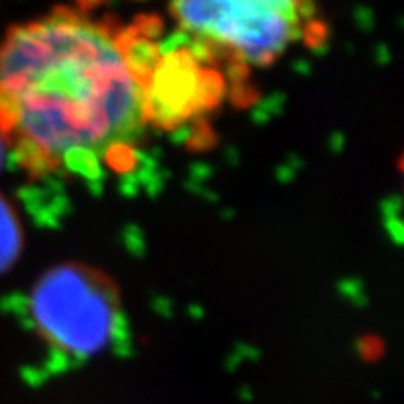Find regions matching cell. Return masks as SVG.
I'll return each mask as SVG.
<instances>
[{"mask_svg":"<svg viewBox=\"0 0 404 404\" xmlns=\"http://www.w3.org/2000/svg\"><path fill=\"white\" fill-rule=\"evenodd\" d=\"M154 47L71 8L0 40V133L34 180L90 176L133 158L152 120Z\"/></svg>","mask_w":404,"mask_h":404,"instance_id":"1","label":"cell"},{"mask_svg":"<svg viewBox=\"0 0 404 404\" xmlns=\"http://www.w3.org/2000/svg\"><path fill=\"white\" fill-rule=\"evenodd\" d=\"M23 244L24 234L17 211L4 195H0V276L17 262Z\"/></svg>","mask_w":404,"mask_h":404,"instance_id":"4","label":"cell"},{"mask_svg":"<svg viewBox=\"0 0 404 404\" xmlns=\"http://www.w3.org/2000/svg\"><path fill=\"white\" fill-rule=\"evenodd\" d=\"M398 174H401V182H403V199H404V152L398 159Z\"/></svg>","mask_w":404,"mask_h":404,"instance_id":"6","label":"cell"},{"mask_svg":"<svg viewBox=\"0 0 404 404\" xmlns=\"http://www.w3.org/2000/svg\"><path fill=\"white\" fill-rule=\"evenodd\" d=\"M191 53L238 68H268L322 32L315 0H170Z\"/></svg>","mask_w":404,"mask_h":404,"instance_id":"2","label":"cell"},{"mask_svg":"<svg viewBox=\"0 0 404 404\" xmlns=\"http://www.w3.org/2000/svg\"><path fill=\"white\" fill-rule=\"evenodd\" d=\"M24 313L43 345L71 364L105 354L128 334L118 285L82 262H62L41 274Z\"/></svg>","mask_w":404,"mask_h":404,"instance_id":"3","label":"cell"},{"mask_svg":"<svg viewBox=\"0 0 404 404\" xmlns=\"http://www.w3.org/2000/svg\"><path fill=\"white\" fill-rule=\"evenodd\" d=\"M8 154H10V150H8V144H6V141H4L2 133H0V170H2L4 163H6Z\"/></svg>","mask_w":404,"mask_h":404,"instance_id":"5","label":"cell"}]
</instances>
